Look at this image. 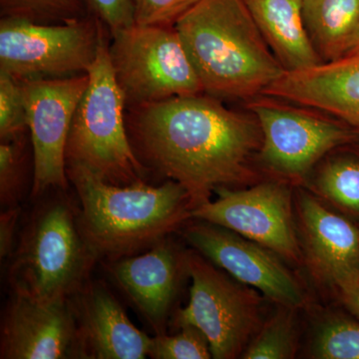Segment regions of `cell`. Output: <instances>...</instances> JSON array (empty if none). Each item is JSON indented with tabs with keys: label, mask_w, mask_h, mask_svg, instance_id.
<instances>
[{
	"label": "cell",
	"mask_w": 359,
	"mask_h": 359,
	"mask_svg": "<svg viewBox=\"0 0 359 359\" xmlns=\"http://www.w3.org/2000/svg\"><path fill=\"white\" fill-rule=\"evenodd\" d=\"M302 13L323 62L344 57L359 28V0H302Z\"/></svg>",
	"instance_id": "d6986e66"
},
{
	"label": "cell",
	"mask_w": 359,
	"mask_h": 359,
	"mask_svg": "<svg viewBox=\"0 0 359 359\" xmlns=\"http://www.w3.org/2000/svg\"><path fill=\"white\" fill-rule=\"evenodd\" d=\"M110 39L88 70L89 83L73 117L66 168H83L116 186L147 183L148 171L135 155L126 127V102L111 65Z\"/></svg>",
	"instance_id": "5b68a950"
},
{
	"label": "cell",
	"mask_w": 359,
	"mask_h": 359,
	"mask_svg": "<svg viewBox=\"0 0 359 359\" xmlns=\"http://www.w3.org/2000/svg\"><path fill=\"white\" fill-rule=\"evenodd\" d=\"M294 208L304 261L316 280L339 294L359 280L358 222L304 190L295 193Z\"/></svg>",
	"instance_id": "4fadbf2b"
},
{
	"label": "cell",
	"mask_w": 359,
	"mask_h": 359,
	"mask_svg": "<svg viewBox=\"0 0 359 359\" xmlns=\"http://www.w3.org/2000/svg\"><path fill=\"white\" fill-rule=\"evenodd\" d=\"M339 297L347 311L359 320V280L351 287L340 292Z\"/></svg>",
	"instance_id": "f546056e"
},
{
	"label": "cell",
	"mask_w": 359,
	"mask_h": 359,
	"mask_svg": "<svg viewBox=\"0 0 359 359\" xmlns=\"http://www.w3.org/2000/svg\"><path fill=\"white\" fill-rule=\"evenodd\" d=\"M1 18L52 25L88 15L81 0H0Z\"/></svg>",
	"instance_id": "cb8c5ba5"
},
{
	"label": "cell",
	"mask_w": 359,
	"mask_h": 359,
	"mask_svg": "<svg viewBox=\"0 0 359 359\" xmlns=\"http://www.w3.org/2000/svg\"><path fill=\"white\" fill-rule=\"evenodd\" d=\"M311 354L318 359H359V320L334 316L321 323Z\"/></svg>",
	"instance_id": "603a6c76"
},
{
	"label": "cell",
	"mask_w": 359,
	"mask_h": 359,
	"mask_svg": "<svg viewBox=\"0 0 359 359\" xmlns=\"http://www.w3.org/2000/svg\"><path fill=\"white\" fill-rule=\"evenodd\" d=\"M111 65L127 107L204 93L174 25H139L110 34Z\"/></svg>",
	"instance_id": "8992f818"
},
{
	"label": "cell",
	"mask_w": 359,
	"mask_h": 359,
	"mask_svg": "<svg viewBox=\"0 0 359 359\" xmlns=\"http://www.w3.org/2000/svg\"><path fill=\"white\" fill-rule=\"evenodd\" d=\"M355 145L325 156L304 184L318 199L359 223V150Z\"/></svg>",
	"instance_id": "ffe728a7"
},
{
	"label": "cell",
	"mask_w": 359,
	"mask_h": 359,
	"mask_svg": "<svg viewBox=\"0 0 359 359\" xmlns=\"http://www.w3.org/2000/svg\"><path fill=\"white\" fill-rule=\"evenodd\" d=\"M69 301L79 358H149L153 337L135 327L105 283L89 280Z\"/></svg>",
	"instance_id": "9a60e30c"
},
{
	"label": "cell",
	"mask_w": 359,
	"mask_h": 359,
	"mask_svg": "<svg viewBox=\"0 0 359 359\" xmlns=\"http://www.w3.org/2000/svg\"><path fill=\"white\" fill-rule=\"evenodd\" d=\"M21 207L1 210L0 214V257L1 261L11 257L15 249L16 233L20 223Z\"/></svg>",
	"instance_id": "f1b7e54d"
},
{
	"label": "cell",
	"mask_w": 359,
	"mask_h": 359,
	"mask_svg": "<svg viewBox=\"0 0 359 359\" xmlns=\"http://www.w3.org/2000/svg\"><path fill=\"white\" fill-rule=\"evenodd\" d=\"M179 231L203 257L278 306L299 309L306 304L301 285L276 252L202 219H190Z\"/></svg>",
	"instance_id": "7c38bea8"
},
{
	"label": "cell",
	"mask_w": 359,
	"mask_h": 359,
	"mask_svg": "<svg viewBox=\"0 0 359 359\" xmlns=\"http://www.w3.org/2000/svg\"><path fill=\"white\" fill-rule=\"evenodd\" d=\"M34 175L29 132L0 143V203L1 209L18 207L32 193Z\"/></svg>",
	"instance_id": "44dd1931"
},
{
	"label": "cell",
	"mask_w": 359,
	"mask_h": 359,
	"mask_svg": "<svg viewBox=\"0 0 359 359\" xmlns=\"http://www.w3.org/2000/svg\"><path fill=\"white\" fill-rule=\"evenodd\" d=\"M247 109L256 116L263 135L259 163L289 183H306L325 156L359 144L358 133L346 123L313 108L259 95L248 101Z\"/></svg>",
	"instance_id": "52a82bcc"
},
{
	"label": "cell",
	"mask_w": 359,
	"mask_h": 359,
	"mask_svg": "<svg viewBox=\"0 0 359 359\" xmlns=\"http://www.w3.org/2000/svg\"><path fill=\"white\" fill-rule=\"evenodd\" d=\"M104 264L156 335L166 334L181 276L187 273L186 252L168 237L146 252Z\"/></svg>",
	"instance_id": "2e32d148"
},
{
	"label": "cell",
	"mask_w": 359,
	"mask_h": 359,
	"mask_svg": "<svg viewBox=\"0 0 359 359\" xmlns=\"http://www.w3.org/2000/svg\"><path fill=\"white\" fill-rule=\"evenodd\" d=\"M199 0H131L139 25H175Z\"/></svg>",
	"instance_id": "4316f807"
},
{
	"label": "cell",
	"mask_w": 359,
	"mask_h": 359,
	"mask_svg": "<svg viewBox=\"0 0 359 359\" xmlns=\"http://www.w3.org/2000/svg\"><path fill=\"white\" fill-rule=\"evenodd\" d=\"M174 335L158 334L153 337L149 358L154 359H209L211 348L207 337L198 328L187 325Z\"/></svg>",
	"instance_id": "484cf974"
},
{
	"label": "cell",
	"mask_w": 359,
	"mask_h": 359,
	"mask_svg": "<svg viewBox=\"0 0 359 359\" xmlns=\"http://www.w3.org/2000/svg\"><path fill=\"white\" fill-rule=\"evenodd\" d=\"M190 299L177 309L176 328L191 325L207 337L215 359L241 358L261 325V299L197 250H186Z\"/></svg>",
	"instance_id": "ba28073f"
},
{
	"label": "cell",
	"mask_w": 359,
	"mask_h": 359,
	"mask_svg": "<svg viewBox=\"0 0 359 359\" xmlns=\"http://www.w3.org/2000/svg\"><path fill=\"white\" fill-rule=\"evenodd\" d=\"M174 26L208 95L249 101L285 72L245 0H199Z\"/></svg>",
	"instance_id": "7a4b0ae2"
},
{
	"label": "cell",
	"mask_w": 359,
	"mask_h": 359,
	"mask_svg": "<svg viewBox=\"0 0 359 359\" xmlns=\"http://www.w3.org/2000/svg\"><path fill=\"white\" fill-rule=\"evenodd\" d=\"M88 15L93 16L111 33L136 25L131 0H81Z\"/></svg>",
	"instance_id": "83f0119b"
},
{
	"label": "cell",
	"mask_w": 359,
	"mask_h": 359,
	"mask_svg": "<svg viewBox=\"0 0 359 359\" xmlns=\"http://www.w3.org/2000/svg\"><path fill=\"white\" fill-rule=\"evenodd\" d=\"M269 48L285 71L323 65L309 39L302 0H245Z\"/></svg>",
	"instance_id": "ac0fdd59"
},
{
	"label": "cell",
	"mask_w": 359,
	"mask_h": 359,
	"mask_svg": "<svg viewBox=\"0 0 359 359\" xmlns=\"http://www.w3.org/2000/svg\"><path fill=\"white\" fill-rule=\"evenodd\" d=\"M0 358H79L69 299H42L13 292L2 316Z\"/></svg>",
	"instance_id": "5bb4252c"
},
{
	"label": "cell",
	"mask_w": 359,
	"mask_h": 359,
	"mask_svg": "<svg viewBox=\"0 0 359 359\" xmlns=\"http://www.w3.org/2000/svg\"><path fill=\"white\" fill-rule=\"evenodd\" d=\"M126 127L135 155L148 172L181 184L192 210L219 187L254 180L252 157L263 135L252 112L229 109L205 93L128 107Z\"/></svg>",
	"instance_id": "6da1fadb"
},
{
	"label": "cell",
	"mask_w": 359,
	"mask_h": 359,
	"mask_svg": "<svg viewBox=\"0 0 359 359\" xmlns=\"http://www.w3.org/2000/svg\"><path fill=\"white\" fill-rule=\"evenodd\" d=\"M27 110L34 175L30 199L67 190L65 149L78 105L89 83L88 73L65 78L20 80Z\"/></svg>",
	"instance_id": "8fae6325"
},
{
	"label": "cell",
	"mask_w": 359,
	"mask_h": 359,
	"mask_svg": "<svg viewBox=\"0 0 359 359\" xmlns=\"http://www.w3.org/2000/svg\"><path fill=\"white\" fill-rule=\"evenodd\" d=\"M66 174L82 231L99 261L146 252L191 219L190 196L172 180L160 186H116L83 168L67 167Z\"/></svg>",
	"instance_id": "3957f363"
},
{
	"label": "cell",
	"mask_w": 359,
	"mask_h": 359,
	"mask_svg": "<svg viewBox=\"0 0 359 359\" xmlns=\"http://www.w3.org/2000/svg\"><path fill=\"white\" fill-rule=\"evenodd\" d=\"M262 95L332 116L359 136V65L323 63L309 69L285 71Z\"/></svg>",
	"instance_id": "e0dca14e"
},
{
	"label": "cell",
	"mask_w": 359,
	"mask_h": 359,
	"mask_svg": "<svg viewBox=\"0 0 359 359\" xmlns=\"http://www.w3.org/2000/svg\"><path fill=\"white\" fill-rule=\"evenodd\" d=\"M275 316L259 327L241 358L245 359H290L297 351L299 334L294 309L280 306Z\"/></svg>",
	"instance_id": "7402d4cb"
},
{
	"label": "cell",
	"mask_w": 359,
	"mask_h": 359,
	"mask_svg": "<svg viewBox=\"0 0 359 359\" xmlns=\"http://www.w3.org/2000/svg\"><path fill=\"white\" fill-rule=\"evenodd\" d=\"M109 30L91 15L66 22L0 20V71L18 80L86 74Z\"/></svg>",
	"instance_id": "9c48e42d"
},
{
	"label": "cell",
	"mask_w": 359,
	"mask_h": 359,
	"mask_svg": "<svg viewBox=\"0 0 359 359\" xmlns=\"http://www.w3.org/2000/svg\"><path fill=\"white\" fill-rule=\"evenodd\" d=\"M28 133L27 110L20 80L0 71V141Z\"/></svg>",
	"instance_id": "d4e9b609"
},
{
	"label": "cell",
	"mask_w": 359,
	"mask_h": 359,
	"mask_svg": "<svg viewBox=\"0 0 359 359\" xmlns=\"http://www.w3.org/2000/svg\"><path fill=\"white\" fill-rule=\"evenodd\" d=\"M337 62L347 63V65H359V28L355 37L351 42V46L347 49L344 57Z\"/></svg>",
	"instance_id": "4dcf8cb0"
},
{
	"label": "cell",
	"mask_w": 359,
	"mask_h": 359,
	"mask_svg": "<svg viewBox=\"0 0 359 359\" xmlns=\"http://www.w3.org/2000/svg\"><path fill=\"white\" fill-rule=\"evenodd\" d=\"M285 180L262 182L249 189L219 187L216 200L191 211V219L223 226L292 263L304 262L294 212V196Z\"/></svg>",
	"instance_id": "30bf717a"
},
{
	"label": "cell",
	"mask_w": 359,
	"mask_h": 359,
	"mask_svg": "<svg viewBox=\"0 0 359 359\" xmlns=\"http://www.w3.org/2000/svg\"><path fill=\"white\" fill-rule=\"evenodd\" d=\"M67 190L39 201L11 255V290L42 299H68L88 282L99 257L85 238L79 207Z\"/></svg>",
	"instance_id": "277c9868"
}]
</instances>
